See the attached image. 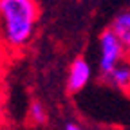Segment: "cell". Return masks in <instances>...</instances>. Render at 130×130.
I'll list each match as a JSON object with an SVG mask.
<instances>
[{
    "instance_id": "obj_9",
    "label": "cell",
    "mask_w": 130,
    "mask_h": 130,
    "mask_svg": "<svg viewBox=\"0 0 130 130\" xmlns=\"http://www.w3.org/2000/svg\"><path fill=\"white\" fill-rule=\"evenodd\" d=\"M0 121H2V100H0Z\"/></svg>"
},
{
    "instance_id": "obj_4",
    "label": "cell",
    "mask_w": 130,
    "mask_h": 130,
    "mask_svg": "<svg viewBox=\"0 0 130 130\" xmlns=\"http://www.w3.org/2000/svg\"><path fill=\"white\" fill-rule=\"evenodd\" d=\"M110 29L119 36V40H121V43L125 47V54L130 60V11L119 13L116 18H114Z\"/></svg>"
},
{
    "instance_id": "obj_2",
    "label": "cell",
    "mask_w": 130,
    "mask_h": 130,
    "mask_svg": "<svg viewBox=\"0 0 130 130\" xmlns=\"http://www.w3.org/2000/svg\"><path fill=\"white\" fill-rule=\"evenodd\" d=\"M100 51H101V61H100V69L103 74H108L114 71L121 63L125 54V47L119 40V36L114 32L112 29H107L101 32L100 36Z\"/></svg>"
},
{
    "instance_id": "obj_6",
    "label": "cell",
    "mask_w": 130,
    "mask_h": 130,
    "mask_svg": "<svg viewBox=\"0 0 130 130\" xmlns=\"http://www.w3.org/2000/svg\"><path fill=\"white\" fill-rule=\"evenodd\" d=\"M29 119H31L32 123H38V125L45 123L47 116H45V108H43L42 103L35 101V103L31 105V108H29Z\"/></svg>"
},
{
    "instance_id": "obj_1",
    "label": "cell",
    "mask_w": 130,
    "mask_h": 130,
    "mask_svg": "<svg viewBox=\"0 0 130 130\" xmlns=\"http://www.w3.org/2000/svg\"><path fill=\"white\" fill-rule=\"evenodd\" d=\"M38 18L35 0H0V27L4 45L11 51L22 49L32 36Z\"/></svg>"
},
{
    "instance_id": "obj_5",
    "label": "cell",
    "mask_w": 130,
    "mask_h": 130,
    "mask_svg": "<svg viewBox=\"0 0 130 130\" xmlns=\"http://www.w3.org/2000/svg\"><path fill=\"white\" fill-rule=\"evenodd\" d=\"M105 79L110 85H116V87H121V89H128L130 87V63H119L114 71L105 74Z\"/></svg>"
},
{
    "instance_id": "obj_7",
    "label": "cell",
    "mask_w": 130,
    "mask_h": 130,
    "mask_svg": "<svg viewBox=\"0 0 130 130\" xmlns=\"http://www.w3.org/2000/svg\"><path fill=\"white\" fill-rule=\"evenodd\" d=\"M65 130H83V128H79V126L74 125V123H69L67 126H65Z\"/></svg>"
},
{
    "instance_id": "obj_8",
    "label": "cell",
    "mask_w": 130,
    "mask_h": 130,
    "mask_svg": "<svg viewBox=\"0 0 130 130\" xmlns=\"http://www.w3.org/2000/svg\"><path fill=\"white\" fill-rule=\"evenodd\" d=\"M4 45V40H2V27H0V47Z\"/></svg>"
},
{
    "instance_id": "obj_3",
    "label": "cell",
    "mask_w": 130,
    "mask_h": 130,
    "mask_svg": "<svg viewBox=\"0 0 130 130\" xmlns=\"http://www.w3.org/2000/svg\"><path fill=\"white\" fill-rule=\"evenodd\" d=\"M90 79V65L83 58H76L69 69V78H67V87L71 92L81 90Z\"/></svg>"
}]
</instances>
